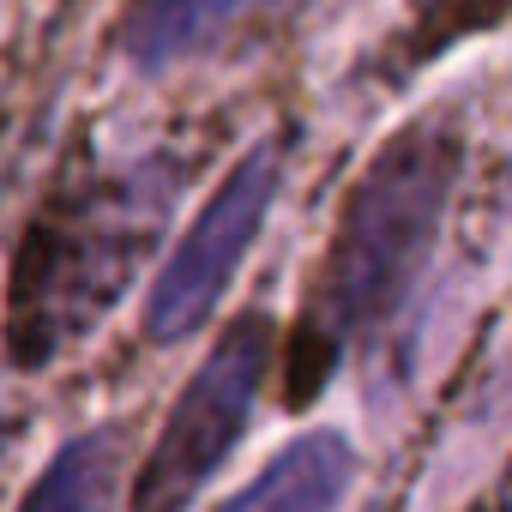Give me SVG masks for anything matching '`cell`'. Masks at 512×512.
Listing matches in <instances>:
<instances>
[{
  "label": "cell",
  "mask_w": 512,
  "mask_h": 512,
  "mask_svg": "<svg viewBox=\"0 0 512 512\" xmlns=\"http://www.w3.org/2000/svg\"><path fill=\"white\" fill-rule=\"evenodd\" d=\"M458 187V139L434 121L392 133L344 199L332 260H326V320L338 338L374 332L398 314L422 278L440 217Z\"/></svg>",
  "instance_id": "6da1fadb"
},
{
  "label": "cell",
  "mask_w": 512,
  "mask_h": 512,
  "mask_svg": "<svg viewBox=\"0 0 512 512\" xmlns=\"http://www.w3.org/2000/svg\"><path fill=\"white\" fill-rule=\"evenodd\" d=\"M169 187H175L169 175L127 169V175H97V187H85L61 211H43L13 302L19 314L13 338L25 356H55L91 320H103V308L127 290L145 247L163 229Z\"/></svg>",
  "instance_id": "7a4b0ae2"
},
{
  "label": "cell",
  "mask_w": 512,
  "mask_h": 512,
  "mask_svg": "<svg viewBox=\"0 0 512 512\" xmlns=\"http://www.w3.org/2000/svg\"><path fill=\"white\" fill-rule=\"evenodd\" d=\"M272 320L266 314H241L217 344L211 356L199 362V374L181 386L175 410L163 416L157 428V446L145 458V476H139V512H187L193 494L223 470L229 446L241 440L247 428V410L266 386V368H272Z\"/></svg>",
  "instance_id": "3957f363"
},
{
  "label": "cell",
  "mask_w": 512,
  "mask_h": 512,
  "mask_svg": "<svg viewBox=\"0 0 512 512\" xmlns=\"http://www.w3.org/2000/svg\"><path fill=\"white\" fill-rule=\"evenodd\" d=\"M278 145H253L199 205V217L187 223V235L175 241V253L163 260L151 302H145V332L151 344H181L193 338V326L211 320V308L223 302V290L235 284L241 260L260 241L272 199H278Z\"/></svg>",
  "instance_id": "277c9868"
},
{
  "label": "cell",
  "mask_w": 512,
  "mask_h": 512,
  "mask_svg": "<svg viewBox=\"0 0 512 512\" xmlns=\"http://www.w3.org/2000/svg\"><path fill=\"white\" fill-rule=\"evenodd\" d=\"M302 0H133L121 19V55L145 73L211 55L235 43L241 31L266 25L278 13H296Z\"/></svg>",
  "instance_id": "5b68a950"
},
{
  "label": "cell",
  "mask_w": 512,
  "mask_h": 512,
  "mask_svg": "<svg viewBox=\"0 0 512 512\" xmlns=\"http://www.w3.org/2000/svg\"><path fill=\"white\" fill-rule=\"evenodd\" d=\"M356 482V452L344 434L314 428L290 440L241 494H229L217 512H338Z\"/></svg>",
  "instance_id": "8992f818"
},
{
  "label": "cell",
  "mask_w": 512,
  "mask_h": 512,
  "mask_svg": "<svg viewBox=\"0 0 512 512\" xmlns=\"http://www.w3.org/2000/svg\"><path fill=\"white\" fill-rule=\"evenodd\" d=\"M115 470H121L115 434H79V440H67V446L55 452V464L25 488L19 512H109Z\"/></svg>",
  "instance_id": "52a82bcc"
},
{
  "label": "cell",
  "mask_w": 512,
  "mask_h": 512,
  "mask_svg": "<svg viewBox=\"0 0 512 512\" xmlns=\"http://www.w3.org/2000/svg\"><path fill=\"white\" fill-rule=\"evenodd\" d=\"M512 0H428L422 7V37L440 49L452 37H470V31H488Z\"/></svg>",
  "instance_id": "ba28073f"
}]
</instances>
